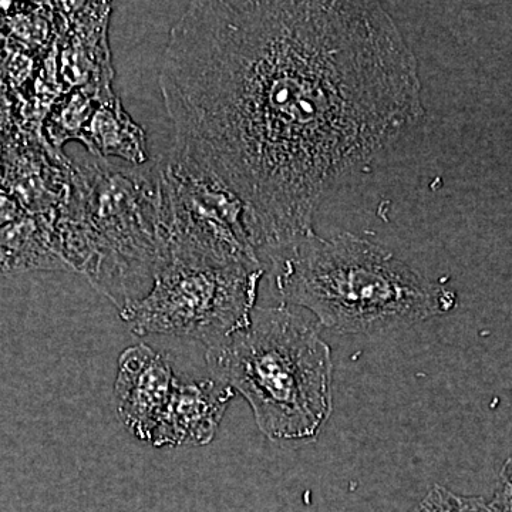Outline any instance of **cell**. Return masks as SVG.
<instances>
[{
  "mask_svg": "<svg viewBox=\"0 0 512 512\" xmlns=\"http://www.w3.org/2000/svg\"><path fill=\"white\" fill-rule=\"evenodd\" d=\"M70 269L56 225L45 214H25L0 229V275Z\"/></svg>",
  "mask_w": 512,
  "mask_h": 512,
  "instance_id": "obj_9",
  "label": "cell"
},
{
  "mask_svg": "<svg viewBox=\"0 0 512 512\" xmlns=\"http://www.w3.org/2000/svg\"><path fill=\"white\" fill-rule=\"evenodd\" d=\"M266 271L286 305L305 309L320 326L343 335L413 325L456 306L453 292L349 232L303 238L276 255Z\"/></svg>",
  "mask_w": 512,
  "mask_h": 512,
  "instance_id": "obj_2",
  "label": "cell"
},
{
  "mask_svg": "<svg viewBox=\"0 0 512 512\" xmlns=\"http://www.w3.org/2000/svg\"><path fill=\"white\" fill-rule=\"evenodd\" d=\"M25 215L18 201L0 185V229Z\"/></svg>",
  "mask_w": 512,
  "mask_h": 512,
  "instance_id": "obj_12",
  "label": "cell"
},
{
  "mask_svg": "<svg viewBox=\"0 0 512 512\" xmlns=\"http://www.w3.org/2000/svg\"><path fill=\"white\" fill-rule=\"evenodd\" d=\"M412 512H491L480 497H464L436 485Z\"/></svg>",
  "mask_w": 512,
  "mask_h": 512,
  "instance_id": "obj_11",
  "label": "cell"
},
{
  "mask_svg": "<svg viewBox=\"0 0 512 512\" xmlns=\"http://www.w3.org/2000/svg\"><path fill=\"white\" fill-rule=\"evenodd\" d=\"M90 168L79 222L56 227L64 261L121 309L143 298L163 261L158 164Z\"/></svg>",
  "mask_w": 512,
  "mask_h": 512,
  "instance_id": "obj_4",
  "label": "cell"
},
{
  "mask_svg": "<svg viewBox=\"0 0 512 512\" xmlns=\"http://www.w3.org/2000/svg\"><path fill=\"white\" fill-rule=\"evenodd\" d=\"M265 272L259 265L168 255L150 291L121 309V319L138 336H178L210 348L251 323Z\"/></svg>",
  "mask_w": 512,
  "mask_h": 512,
  "instance_id": "obj_5",
  "label": "cell"
},
{
  "mask_svg": "<svg viewBox=\"0 0 512 512\" xmlns=\"http://www.w3.org/2000/svg\"><path fill=\"white\" fill-rule=\"evenodd\" d=\"M175 382L170 363L146 343L130 346L121 353L114 402L121 423L138 440L153 443Z\"/></svg>",
  "mask_w": 512,
  "mask_h": 512,
  "instance_id": "obj_7",
  "label": "cell"
},
{
  "mask_svg": "<svg viewBox=\"0 0 512 512\" xmlns=\"http://www.w3.org/2000/svg\"><path fill=\"white\" fill-rule=\"evenodd\" d=\"M315 316L296 306L255 308L251 323L205 359L214 379L251 406L272 441H311L332 414V357Z\"/></svg>",
  "mask_w": 512,
  "mask_h": 512,
  "instance_id": "obj_3",
  "label": "cell"
},
{
  "mask_svg": "<svg viewBox=\"0 0 512 512\" xmlns=\"http://www.w3.org/2000/svg\"><path fill=\"white\" fill-rule=\"evenodd\" d=\"M234 396V390L217 379L177 380L151 444L158 448L207 446Z\"/></svg>",
  "mask_w": 512,
  "mask_h": 512,
  "instance_id": "obj_8",
  "label": "cell"
},
{
  "mask_svg": "<svg viewBox=\"0 0 512 512\" xmlns=\"http://www.w3.org/2000/svg\"><path fill=\"white\" fill-rule=\"evenodd\" d=\"M86 141L93 153L124 158L134 165L147 164L146 136L131 120L120 101H110L94 113Z\"/></svg>",
  "mask_w": 512,
  "mask_h": 512,
  "instance_id": "obj_10",
  "label": "cell"
},
{
  "mask_svg": "<svg viewBox=\"0 0 512 512\" xmlns=\"http://www.w3.org/2000/svg\"><path fill=\"white\" fill-rule=\"evenodd\" d=\"M158 82L173 147L247 205L264 268L424 114L416 57L379 2H194Z\"/></svg>",
  "mask_w": 512,
  "mask_h": 512,
  "instance_id": "obj_1",
  "label": "cell"
},
{
  "mask_svg": "<svg viewBox=\"0 0 512 512\" xmlns=\"http://www.w3.org/2000/svg\"><path fill=\"white\" fill-rule=\"evenodd\" d=\"M158 170L163 261L188 255L262 266L251 214L228 185L174 147Z\"/></svg>",
  "mask_w": 512,
  "mask_h": 512,
  "instance_id": "obj_6",
  "label": "cell"
}]
</instances>
